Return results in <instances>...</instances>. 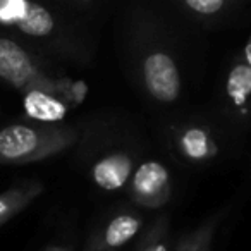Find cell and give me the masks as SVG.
Listing matches in <instances>:
<instances>
[{"label": "cell", "mask_w": 251, "mask_h": 251, "mask_svg": "<svg viewBox=\"0 0 251 251\" xmlns=\"http://www.w3.org/2000/svg\"><path fill=\"white\" fill-rule=\"evenodd\" d=\"M126 76L147 103L174 108L186 97L181 53L157 18L136 12L127 23L122 45Z\"/></svg>", "instance_id": "1"}, {"label": "cell", "mask_w": 251, "mask_h": 251, "mask_svg": "<svg viewBox=\"0 0 251 251\" xmlns=\"http://www.w3.org/2000/svg\"><path fill=\"white\" fill-rule=\"evenodd\" d=\"M147 147L140 127L129 119L95 114L79 121V140L73 150L77 165L98 191L124 195Z\"/></svg>", "instance_id": "2"}, {"label": "cell", "mask_w": 251, "mask_h": 251, "mask_svg": "<svg viewBox=\"0 0 251 251\" xmlns=\"http://www.w3.org/2000/svg\"><path fill=\"white\" fill-rule=\"evenodd\" d=\"M169 157L188 169H205L234 157L243 140L210 108L176 114L160 126Z\"/></svg>", "instance_id": "3"}, {"label": "cell", "mask_w": 251, "mask_h": 251, "mask_svg": "<svg viewBox=\"0 0 251 251\" xmlns=\"http://www.w3.org/2000/svg\"><path fill=\"white\" fill-rule=\"evenodd\" d=\"M9 31L53 62L88 66L93 59V49L86 36L40 0H29L23 18Z\"/></svg>", "instance_id": "4"}, {"label": "cell", "mask_w": 251, "mask_h": 251, "mask_svg": "<svg viewBox=\"0 0 251 251\" xmlns=\"http://www.w3.org/2000/svg\"><path fill=\"white\" fill-rule=\"evenodd\" d=\"M79 122H14L0 127V165L43 162L73 150Z\"/></svg>", "instance_id": "5"}, {"label": "cell", "mask_w": 251, "mask_h": 251, "mask_svg": "<svg viewBox=\"0 0 251 251\" xmlns=\"http://www.w3.org/2000/svg\"><path fill=\"white\" fill-rule=\"evenodd\" d=\"M177 181L171 164L165 158L145 155L134 167L124 189L126 201L145 213L167 212L176 200Z\"/></svg>", "instance_id": "6"}, {"label": "cell", "mask_w": 251, "mask_h": 251, "mask_svg": "<svg viewBox=\"0 0 251 251\" xmlns=\"http://www.w3.org/2000/svg\"><path fill=\"white\" fill-rule=\"evenodd\" d=\"M212 110L241 140L251 131V67L241 52L227 66Z\"/></svg>", "instance_id": "7"}, {"label": "cell", "mask_w": 251, "mask_h": 251, "mask_svg": "<svg viewBox=\"0 0 251 251\" xmlns=\"http://www.w3.org/2000/svg\"><path fill=\"white\" fill-rule=\"evenodd\" d=\"M147 213L127 201L103 212L93 224L83 251H122L140 237L147 227Z\"/></svg>", "instance_id": "8"}, {"label": "cell", "mask_w": 251, "mask_h": 251, "mask_svg": "<svg viewBox=\"0 0 251 251\" xmlns=\"http://www.w3.org/2000/svg\"><path fill=\"white\" fill-rule=\"evenodd\" d=\"M229 212L230 206L226 205L210 213L198 226L176 237L172 251H213V244L219 236V230L226 222Z\"/></svg>", "instance_id": "9"}, {"label": "cell", "mask_w": 251, "mask_h": 251, "mask_svg": "<svg viewBox=\"0 0 251 251\" xmlns=\"http://www.w3.org/2000/svg\"><path fill=\"white\" fill-rule=\"evenodd\" d=\"M45 191V184L38 179H23L0 193V227L23 213Z\"/></svg>", "instance_id": "10"}, {"label": "cell", "mask_w": 251, "mask_h": 251, "mask_svg": "<svg viewBox=\"0 0 251 251\" xmlns=\"http://www.w3.org/2000/svg\"><path fill=\"white\" fill-rule=\"evenodd\" d=\"M174 239L171 215L167 212H158L134 241L133 251H172Z\"/></svg>", "instance_id": "11"}, {"label": "cell", "mask_w": 251, "mask_h": 251, "mask_svg": "<svg viewBox=\"0 0 251 251\" xmlns=\"http://www.w3.org/2000/svg\"><path fill=\"white\" fill-rule=\"evenodd\" d=\"M193 21L212 26L227 18L237 0H171Z\"/></svg>", "instance_id": "12"}, {"label": "cell", "mask_w": 251, "mask_h": 251, "mask_svg": "<svg viewBox=\"0 0 251 251\" xmlns=\"http://www.w3.org/2000/svg\"><path fill=\"white\" fill-rule=\"evenodd\" d=\"M29 0H0V26L12 29V26L23 18Z\"/></svg>", "instance_id": "13"}, {"label": "cell", "mask_w": 251, "mask_h": 251, "mask_svg": "<svg viewBox=\"0 0 251 251\" xmlns=\"http://www.w3.org/2000/svg\"><path fill=\"white\" fill-rule=\"evenodd\" d=\"M43 251H74V246L71 243H50L43 248Z\"/></svg>", "instance_id": "14"}, {"label": "cell", "mask_w": 251, "mask_h": 251, "mask_svg": "<svg viewBox=\"0 0 251 251\" xmlns=\"http://www.w3.org/2000/svg\"><path fill=\"white\" fill-rule=\"evenodd\" d=\"M73 7H79V9H90L95 5L97 0H67Z\"/></svg>", "instance_id": "15"}, {"label": "cell", "mask_w": 251, "mask_h": 251, "mask_svg": "<svg viewBox=\"0 0 251 251\" xmlns=\"http://www.w3.org/2000/svg\"><path fill=\"white\" fill-rule=\"evenodd\" d=\"M241 53H243V57L246 59V62L250 64V67H251V35H250V38H248V42L244 43Z\"/></svg>", "instance_id": "16"}]
</instances>
